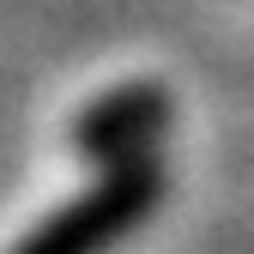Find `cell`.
<instances>
[{"label": "cell", "mask_w": 254, "mask_h": 254, "mask_svg": "<svg viewBox=\"0 0 254 254\" xmlns=\"http://www.w3.org/2000/svg\"><path fill=\"white\" fill-rule=\"evenodd\" d=\"M164 127H170L164 79L121 73L85 85L67 103V115L55 121V145L67 151V164H133V157H151Z\"/></svg>", "instance_id": "cell-2"}, {"label": "cell", "mask_w": 254, "mask_h": 254, "mask_svg": "<svg viewBox=\"0 0 254 254\" xmlns=\"http://www.w3.org/2000/svg\"><path fill=\"white\" fill-rule=\"evenodd\" d=\"M157 157L133 164H67L49 194H37L0 236V254H97L157 200Z\"/></svg>", "instance_id": "cell-1"}]
</instances>
